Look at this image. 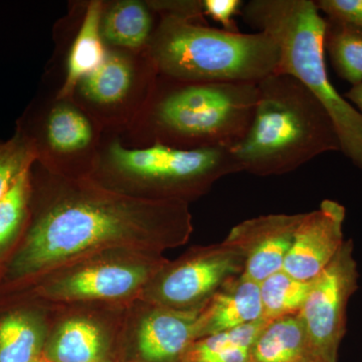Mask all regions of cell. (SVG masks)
Wrapping results in <instances>:
<instances>
[{"instance_id":"obj_1","label":"cell","mask_w":362,"mask_h":362,"mask_svg":"<svg viewBox=\"0 0 362 362\" xmlns=\"http://www.w3.org/2000/svg\"><path fill=\"white\" fill-rule=\"evenodd\" d=\"M192 232L187 202L150 199L89 180H66L7 263L8 283L42 278L112 251L161 255Z\"/></svg>"},{"instance_id":"obj_2","label":"cell","mask_w":362,"mask_h":362,"mask_svg":"<svg viewBox=\"0 0 362 362\" xmlns=\"http://www.w3.org/2000/svg\"><path fill=\"white\" fill-rule=\"evenodd\" d=\"M257 86L251 126L230 149L240 171L285 175L326 152L341 151L329 114L299 81L274 73Z\"/></svg>"},{"instance_id":"obj_3","label":"cell","mask_w":362,"mask_h":362,"mask_svg":"<svg viewBox=\"0 0 362 362\" xmlns=\"http://www.w3.org/2000/svg\"><path fill=\"white\" fill-rule=\"evenodd\" d=\"M280 51L276 73L296 78L329 114L341 152L362 170V116L330 82L324 58L325 18L313 0H251L240 11Z\"/></svg>"},{"instance_id":"obj_4","label":"cell","mask_w":362,"mask_h":362,"mask_svg":"<svg viewBox=\"0 0 362 362\" xmlns=\"http://www.w3.org/2000/svg\"><path fill=\"white\" fill-rule=\"evenodd\" d=\"M164 77L188 83H259L277 71L280 51L267 33H232L164 14L150 45Z\"/></svg>"},{"instance_id":"obj_5","label":"cell","mask_w":362,"mask_h":362,"mask_svg":"<svg viewBox=\"0 0 362 362\" xmlns=\"http://www.w3.org/2000/svg\"><path fill=\"white\" fill-rule=\"evenodd\" d=\"M169 80L170 87L154 105L156 143L181 149H233L244 139L256 110L258 83Z\"/></svg>"},{"instance_id":"obj_6","label":"cell","mask_w":362,"mask_h":362,"mask_svg":"<svg viewBox=\"0 0 362 362\" xmlns=\"http://www.w3.org/2000/svg\"><path fill=\"white\" fill-rule=\"evenodd\" d=\"M109 157L114 169L137 182L150 199L187 202L204 194L223 176L240 173L230 149H181L156 143L129 149L113 143Z\"/></svg>"},{"instance_id":"obj_7","label":"cell","mask_w":362,"mask_h":362,"mask_svg":"<svg viewBox=\"0 0 362 362\" xmlns=\"http://www.w3.org/2000/svg\"><path fill=\"white\" fill-rule=\"evenodd\" d=\"M168 263L161 255L149 252L123 250L102 252L42 278L37 292L39 296L54 302L119 301L138 298Z\"/></svg>"},{"instance_id":"obj_8","label":"cell","mask_w":362,"mask_h":362,"mask_svg":"<svg viewBox=\"0 0 362 362\" xmlns=\"http://www.w3.org/2000/svg\"><path fill=\"white\" fill-rule=\"evenodd\" d=\"M243 268L242 255L225 242L199 247L177 261L168 262L138 299L154 306L194 308L207 301L228 280L242 275Z\"/></svg>"},{"instance_id":"obj_9","label":"cell","mask_w":362,"mask_h":362,"mask_svg":"<svg viewBox=\"0 0 362 362\" xmlns=\"http://www.w3.org/2000/svg\"><path fill=\"white\" fill-rule=\"evenodd\" d=\"M357 265L352 240H344L329 265L313 281L299 316L304 324L312 356L337 362L346 332V310L357 289Z\"/></svg>"},{"instance_id":"obj_10","label":"cell","mask_w":362,"mask_h":362,"mask_svg":"<svg viewBox=\"0 0 362 362\" xmlns=\"http://www.w3.org/2000/svg\"><path fill=\"white\" fill-rule=\"evenodd\" d=\"M345 207L325 199L311 213L301 214L283 271L310 282L326 268L342 247Z\"/></svg>"},{"instance_id":"obj_11","label":"cell","mask_w":362,"mask_h":362,"mask_svg":"<svg viewBox=\"0 0 362 362\" xmlns=\"http://www.w3.org/2000/svg\"><path fill=\"white\" fill-rule=\"evenodd\" d=\"M300 218L301 214H269L235 226L223 242L242 255V276L259 284L282 271Z\"/></svg>"},{"instance_id":"obj_12","label":"cell","mask_w":362,"mask_h":362,"mask_svg":"<svg viewBox=\"0 0 362 362\" xmlns=\"http://www.w3.org/2000/svg\"><path fill=\"white\" fill-rule=\"evenodd\" d=\"M204 304L188 309L146 304L147 309L138 321L134 335L138 361L180 362L190 345L199 339V317Z\"/></svg>"},{"instance_id":"obj_13","label":"cell","mask_w":362,"mask_h":362,"mask_svg":"<svg viewBox=\"0 0 362 362\" xmlns=\"http://www.w3.org/2000/svg\"><path fill=\"white\" fill-rule=\"evenodd\" d=\"M261 319L259 284L240 275L221 286L202 306L199 339Z\"/></svg>"},{"instance_id":"obj_14","label":"cell","mask_w":362,"mask_h":362,"mask_svg":"<svg viewBox=\"0 0 362 362\" xmlns=\"http://www.w3.org/2000/svg\"><path fill=\"white\" fill-rule=\"evenodd\" d=\"M312 356L299 314L268 321L250 350L249 362H304Z\"/></svg>"},{"instance_id":"obj_15","label":"cell","mask_w":362,"mask_h":362,"mask_svg":"<svg viewBox=\"0 0 362 362\" xmlns=\"http://www.w3.org/2000/svg\"><path fill=\"white\" fill-rule=\"evenodd\" d=\"M106 354L103 330L80 317L62 324L47 349L49 362H105Z\"/></svg>"},{"instance_id":"obj_16","label":"cell","mask_w":362,"mask_h":362,"mask_svg":"<svg viewBox=\"0 0 362 362\" xmlns=\"http://www.w3.org/2000/svg\"><path fill=\"white\" fill-rule=\"evenodd\" d=\"M45 326L35 312L18 309L0 318V362H37Z\"/></svg>"},{"instance_id":"obj_17","label":"cell","mask_w":362,"mask_h":362,"mask_svg":"<svg viewBox=\"0 0 362 362\" xmlns=\"http://www.w3.org/2000/svg\"><path fill=\"white\" fill-rule=\"evenodd\" d=\"M101 23L102 4L90 2L80 32L71 47L66 82L59 92V97L70 95L78 83L104 61L106 54L102 42Z\"/></svg>"},{"instance_id":"obj_18","label":"cell","mask_w":362,"mask_h":362,"mask_svg":"<svg viewBox=\"0 0 362 362\" xmlns=\"http://www.w3.org/2000/svg\"><path fill=\"white\" fill-rule=\"evenodd\" d=\"M268 321H256L233 329L199 338L180 362H249L250 350Z\"/></svg>"},{"instance_id":"obj_19","label":"cell","mask_w":362,"mask_h":362,"mask_svg":"<svg viewBox=\"0 0 362 362\" xmlns=\"http://www.w3.org/2000/svg\"><path fill=\"white\" fill-rule=\"evenodd\" d=\"M324 49L338 77L356 86L362 82V30L337 18H325Z\"/></svg>"},{"instance_id":"obj_20","label":"cell","mask_w":362,"mask_h":362,"mask_svg":"<svg viewBox=\"0 0 362 362\" xmlns=\"http://www.w3.org/2000/svg\"><path fill=\"white\" fill-rule=\"evenodd\" d=\"M151 32V14L144 4L135 0L117 2L101 23L102 37L128 49H138L146 44Z\"/></svg>"},{"instance_id":"obj_21","label":"cell","mask_w":362,"mask_h":362,"mask_svg":"<svg viewBox=\"0 0 362 362\" xmlns=\"http://www.w3.org/2000/svg\"><path fill=\"white\" fill-rule=\"evenodd\" d=\"M132 77V68L127 59L109 54L101 65L81 81V90L94 103L115 104L129 92Z\"/></svg>"},{"instance_id":"obj_22","label":"cell","mask_w":362,"mask_h":362,"mask_svg":"<svg viewBox=\"0 0 362 362\" xmlns=\"http://www.w3.org/2000/svg\"><path fill=\"white\" fill-rule=\"evenodd\" d=\"M312 281L297 280L283 270L267 278L259 283L262 319L272 321L299 314L308 297Z\"/></svg>"},{"instance_id":"obj_23","label":"cell","mask_w":362,"mask_h":362,"mask_svg":"<svg viewBox=\"0 0 362 362\" xmlns=\"http://www.w3.org/2000/svg\"><path fill=\"white\" fill-rule=\"evenodd\" d=\"M47 142L62 153H71L87 147L92 128L86 117L76 109L61 106L52 110L47 120Z\"/></svg>"},{"instance_id":"obj_24","label":"cell","mask_w":362,"mask_h":362,"mask_svg":"<svg viewBox=\"0 0 362 362\" xmlns=\"http://www.w3.org/2000/svg\"><path fill=\"white\" fill-rule=\"evenodd\" d=\"M30 165L21 171L13 187L0 199V252L11 244L25 218L30 192Z\"/></svg>"},{"instance_id":"obj_25","label":"cell","mask_w":362,"mask_h":362,"mask_svg":"<svg viewBox=\"0 0 362 362\" xmlns=\"http://www.w3.org/2000/svg\"><path fill=\"white\" fill-rule=\"evenodd\" d=\"M33 154L25 145L11 142L0 154V199L8 192L21 171L32 164Z\"/></svg>"},{"instance_id":"obj_26","label":"cell","mask_w":362,"mask_h":362,"mask_svg":"<svg viewBox=\"0 0 362 362\" xmlns=\"http://www.w3.org/2000/svg\"><path fill=\"white\" fill-rule=\"evenodd\" d=\"M315 4L325 18L346 21L362 30V0H317Z\"/></svg>"},{"instance_id":"obj_27","label":"cell","mask_w":362,"mask_h":362,"mask_svg":"<svg viewBox=\"0 0 362 362\" xmlns=\"http://www.w3.org/2000/svg\"><path fill=\"white\" fill-rule=\"evenodd\" d=\"M244 1L240 0H204L202 1L204 16L221 23L223 30L239 33L235 16L240 13Z\"/></svg>"},{"instance_id":"obj_28","label":"cell","mask_w":362,"mask_h":362,"mask_svg":"<svg viewBox=\"0 0 362 362\" xmlns=\"http://www.w3.org/2000/svg\"><path fill=\"white\" fill-rule=\"evenodd\" d=\"M342 96L344 97V99L347 100L350 104L356 105L354 108H356L362 116V82L361 84L352 86Z\"/></svg>"},{"instance_id":"obj_29","label":"cell","mask_w":362,"mask_h":362,"mask_svg":"<svg viewBox=\"0 0 362 362\" xmlns=\"http://www.w3.org/2000/svg\"><path fill=\"white\" fill-rule=\"evenodd\" d=\"M304 362H323L321 361L320 359L316 358L315 356H311L310 357H308V358L306 359Z\"/></svg>"},{"instance_id":"obj_30","label":"cell","mask_w":362,"mask_h":362,"mask_svg":"<svg viewBox=\"0 0 362 362\" xmlns=\"http://www.w3.org/2000/svg\"><path fill=\"white\" fill-rule=\"evenodd\" d=\"M2 150H4V147H0V154H1Z\"/></svg>"},{"instance_id":"obj_31","label":"cell","mask_w":362,"mask_h":362,"mask_svg":"<svg viewBox=\"0 0 362 362\" xmlns=\"http://www.w3.org/2000/svg\"><path fill=\"white\" fill-rule=\"evenodd\" d=\"M37 362H49V361H37Z\"/></svg>"}]
</instances>
